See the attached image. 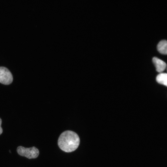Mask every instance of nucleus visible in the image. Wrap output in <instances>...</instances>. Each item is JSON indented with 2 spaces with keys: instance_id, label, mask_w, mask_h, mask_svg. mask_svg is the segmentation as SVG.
<instances>
[{
  "instance_id": "obj_1",
  "label": "nucleus",
  "mask_w": 167,
  "mask_h": 167,
  "mask_svg": "<svg viewBox=\"0 0 167 167\" xmlns=\"http://www.w3.org/2000/svg\"><path fill=\"white\" fill-rule=\"evenodd\" d=\"M80 139L78 135L71 131H66L60 135L58 140V145L63 151L70 152L75 150L78 147Z\"/></svg>"
},
{
  "instance_id": "obj_2",
  "label": "nucleus",
  "mask_w": 167,
  "mask_h": 167,
  "mask_svg": "<svg viewBox=\"0 0 167 167\" xmlns=\"http://www.w3.org/2000/svg\"><path fill=\"white\" fill-rule=\"evenodd\" d=\"M17 151L20 155L29 159L36 158L39 153L38 149L35 147L26 148L19 146L17 148Z\"/></svg>"
},
{
  "instance_id": "obj_3",
  "label": "nucleus",
  "mask_w": 167,
  "mask_h": 167,
  "mask_svg": "<svg viewBox=\"0 0 167 167\" xmlns=\"http://www.w3.org/2000/svg\"><path fill=\"white\" fill-rule=\"evenodd\" d=\"M13 80L12 75L6 68L0 66V83L5 85L11 84Z\"/></svg>"
},
{
  "instance_id": "obj_4",
  "label": "nucleus",
  "mask_w": 167,
  "mask_h": 167,
  "mask_svg": "<svg viewBox=\"0 0 167 167\" xmlns=\"http://www.w3.org/2000/svg\"><path fill=\"white\" fill-rule=\"evenodd\" d=\"M152 61L157 72H161L165 69L166 66V63L161 59L156 57H154L152 58Z\"/></svg>"
},
{
  "instance_id": "obj_5",
  "label": "nucleus",
  "mask_w": 167,
  "mask_h": 167,
  "mask_svg": "<svg viewBox=\"0 0 167 167\" xmlns=\"http://www.w3.org/2000/svg\"><path fill=\"white\" fill-rule=\"evenodd\" d=\"M158 51L161 53L166 54L167 52V42L165 40H162L158 43L157 46Z\"/></svg>"
},
{
  "instance_id": "obj_6",
  "label": "nucleus",
  "mask_w": 167,
  "mask_h": 167,
  "mask_svg": "<svg viewBox=\"0 0 167 167\" xmlns=\"http://www.w3.org/2000/svg\"><path fill=\"white\" fill-rule=\"evenodd\" d=\"M156 80L157 82L159 84L167 86V74L166 73H161L156 76Z\"/></svg>"
},
{
  "instance_id": "obj_7",
  "label": "nucleus",
  "mask_w": 167,
  "mask_h": 167,
  "mask_svg": "<svg viewBox=\"0 0 167 167\" xmlns=\"http://www.w3.org/2000/svg\"><path fill=\"white\" fill-rule=\"evenodd\" d=\"M2 122V120L0 118V135L2 133L3 131L2 129L1 126Z\"/></svg>"
}]
</instances>
